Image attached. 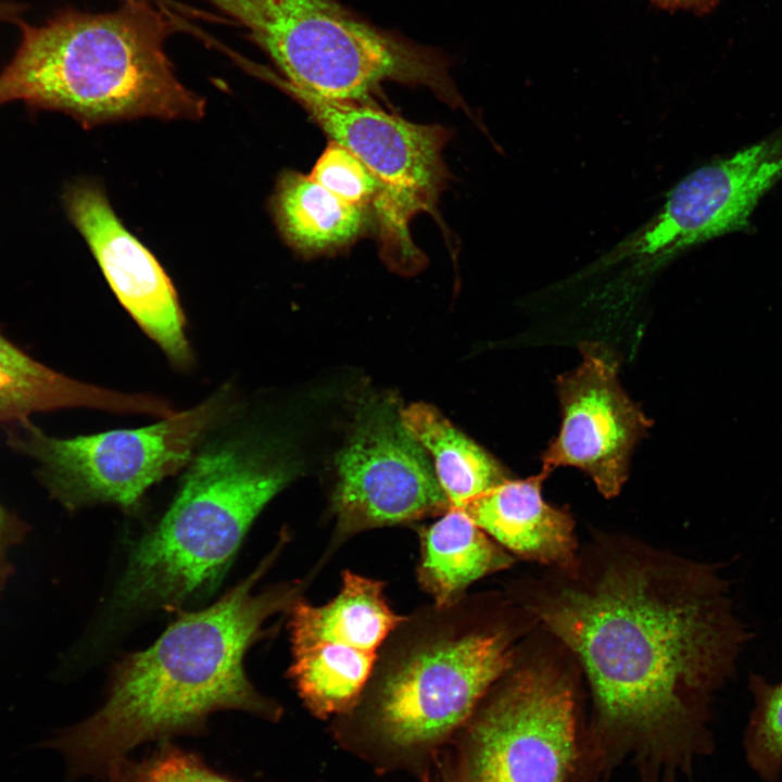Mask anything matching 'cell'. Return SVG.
Segmentation results:
<instances>
[{"mask_svg":"<svg viewBox=\"0 0 782 782\" xmlns=\"http://www.w3.org/2000/svg\"><path fill=\"white\" fill-rule=\"evenodd\" d=\"M580 352V365L556 379L563 420L542 455V470L577 467L610 499L626 482L633 447L652 421L621 388L613 351L582 342Z\"/></svg>","mask_w":782,"mask_h":782,"instance_id":"12","label":"cell"},{"mask_svg":"<svg viewBox=\"0 0 782 782\" xmlns=\"http://www.w3.org/2000/svg\"><path fill=\"white\" fill-rule=\"evenodd\" d=\"M530 608L580 660L600 720L649 740L698 741L707 702L751 636L728 581L686 560L618 557Z\"/></svg>","mask_w":782,"mask_h":782,"instance_id":"1","label":"cell"},{"mask_svg":"<svg viewBox=\"0 0 782 782\" xmlns=\"http://www.w3.org/2000/svg\"><path fill=\"white\" fill-rule=\"evenodd\" d=\"M550 474L542 470L522 480L509 478L469 501L462 510L515 555L572 575L578 569L575 522L565 509L543 500L542 483Z\"/></svg>","mask_w":782,"mask_h":782,"instance_id":"14","label":"cell"},{"mask_svg":"<svg viewBox=\"0 0 782 782\" xmlns=\"http://www.w3.org/2000/svg\"><path fill=\"white\" fill-rule=\"evenodd\" d=\"M575 694L547 664L519 670L455 735L466 782H573Z\"/></svg>","mask_w":782,"mask_h":782,"instance_id":"8","label":"cell"},{"mask_svg":"<svg viewBox=\"0 0 782 782\" xmlns=\"http://www.w3.org/2000/svg\"><path fill=\"white\" fill-rule=\"evenodd\" d=\"M310 176L341 201L361 207L374 203L380 191L378 180L365 164L333 140Z\"/></svg>","mask_w":782,"mask_h":782,"instance_id":"22","label":"cell"},{"mask_svg":"<svg viewBox=\"0 0 782 782\" xmlns=\"http://www.w3.org/2000/svg\"><path fill=\"white\" fill-rule=\"evenodd\" d=\"M16 22L22 36L0 72V105L21 100L86 127L204 113V100L178 80L164 49L178 18L151 0H124L106 13L66 10L40 25Z\"/></svg>","mask_w":782,"mask_h":782,"instance_id":"3","label":"cell"},{"mask_svg":"<svg viewBox=\"0 0 782 782\" xmlns=\"http://www.w3.org/2000/svg\"><path fill=\"white\" fill-rule=\"evenodd\" d=\"M402 620L387 604L380 581L350 571L327 604H293L289 677L313 715L326 719L356 707L379 647Z\"/></svg>","mask_w":782,"mask_h":782,"instance_id":"11","label":"cell"},{"mask_svg":"<svg viewBox=\"0 0 782 782\" xmlns=\"http://www.w3.org/2000/svg\"><path fill=\"white\" fill-rule=\"evenodd\" d=\"M24 9L23 5L14 2L1 1L0 2V22L17 20L20 12Z\"/></svg>","mask_w":782,"mask_h":782,"instance_id":"26","label":"cell"},{"mask_svg":"<svg viewBox=\"0 0 782 782\" xmlns=\"http://www.w3.org/2000/svg\"><path fill=\"white\" fill-rule=\"evenodd\" d=\"M715 238L710 218L685 176L668 192L652 218L600 256L586 272L617 268L626 281L644 278L689 249Z\"/></svg>","mask_w":782,"mask_h":782,"instance_id":"16","label":"cell"},{"mask_svg":"<svg viewBox=\"0 0 782 782\" xmlns=\"http://www.w3.org/2000/svg\"><path fill=\"white\" fill-rule=\"evenodd\" d=\"M274 209L286 240L308 254L352 242L366 224L364 207L341 201L310 175L294 172L281 177Z\"/></svg>","mask_w":782,"mask_h":782,"instance_id":"19","label":"cell"},{"mask_svg":"<svg viewBox=\"0 0 782 782\" xmlns=\"http://www.w3.org/2000/svg\"><path fill=\"white\" fill-rule=\"evenodd\" d=\"M300 467L283 442L240 425L201 446L157 525L133 547L113 608H180L219 585L250 526Z\"/></svg>","mask_w":782,"mask_h":782,"instance_id":"4","label":"cell"},{"mask_svg":"<svg viewBox=\"0 0 782 782\" xmlns=\"http://www.w3.org/2000/svg\"><path fill=\"white\" fill-rule=\"evenodd\" d=\"M76 407L152 414L155 401L151 395L122 393L55 371L0 330V425L29 420L34 413Z\"/></svg>","mask_w":782,"mask_h":782,"instance_id":"15","label":"cell"},{"mask_svg":"<svg viewBox=\"0 0 782 782\" xmlns=\"http://www.w3.org/2000/svg\"><path fill=\"white\" fill-rule=\"evenodd\" d=\"M248 29L277 65L280 88L356 102L380 83L424 85L462 105L443 59L351 14L335 0H207Z\"/></svg>","mask_w":782,"mask_h":782,"instance_id":"5","label":"cell"},{"mask_svg":"<svg viewBox=\"0 0 782 782\" xmlns=\"http://www.w3.org/2000/svg\"><path fill=\"white\" fill-rule=\"evenodd\" d=\"M421 773L424 782H466L456 752L444 748Z\"/></svg>","mask_w":782,"mask_h":782,"instance_id":"24","label":"cell"},{"mask_svg":"<svg viewBox=\"0 0 782 782\" xmlns=\"http://www.w3.org/2000/svg\"><path fill=\"white\" fill-rule=\"evenodd\" d=\"M401 418L432 458L450 507L462 509L469 501L509 479L492 455L453 426L434 406L413 403L401 408Z\"/></svg>","mask_w":782,"mask_h":782,"instance_id":"18","label":"cell"},{"mask_svg":"<svg viewBox=\"0 0 782 782\" xmlns=\"http://www.w3.org/2000/svg\"><path fill=\"white\" fill-rule=\"evenodd\" d=\"M336 469L332 509L342 531L411 522L450 508L430 456L390 398L371 396L360 406Z\"/></svg>","mask_w":782,"mask_h":782,"instance_id":"10","label":"cell"},{"mask_svg":"<svg viewBox=\"0 0 782 782\" xmlns=\"http://www.w3.org/2000/svg\"><path fill=\"white\" fill-rule=\"evenodd\" d=\"M418 580L439 607L449 606L476 580L514 559L462 509L450 507L420 532Z\"/></svg>","mask_w":782,"mask_h":782,"instance_id":"17","label":"cell"},{"mask_svg":"<svg viewBox=\"0 0 782 782\" xmlns=\"http://www.w3.org/2000/svg\"><path fill=\"white\" fill-rule=\"evenodd\" d=\"M104 782H239L210 767L204 759L173 741L156 743L146 756L123 760Z\"/></svg>","mask_w":782,"mask_h":782,"instance_id":"21","label":"cell"},{"mask_svg":"<svg viewBox=\"0 0 782 782\" xmlns=\"http://www.w3.org/2000/svg\"><path fill=\"white\" fill-rule=\"evenodd\" d=\"M63 199L121 304L175 367L189 368L193 355L186 318L161 265L126 230L98 186L73 184Z\"/></svg>","mask_w":782,"mask_h":782,"instance_id":"13","label":"cell"},{"mask_svg":"<svg viewBox=\"0 0 782 782\" xmlns=\"http://www.w3.org/2000/svg\"><path fill=\"white\" fill-rule=\"evenodd\" d=\"M659 9L670 12H690L696 15L710 13L719 0H651Z\"/></svg>","mask_w":782,"mask_h":782,"instance_id":"25","label":"cell"},{"mask_svg":"<svg viewBox=\"0 0 782 782\" xmlns=\"http://www.w3.org/2000/svg\"><path fill=\"white\" fill-rule=\"evenodd\" d=\"M748 691L753 707L743 734L748 767L764 782H778L782 774V680L770 682L751 673Z\"/></svg>","mask_w":782,"mask_h":782,"instance_id":"20","label":"cell"},{"mask_svg":"<svg viewBox=\"0 0 782 782\" xmlns=\"http://www.w3.org/2000/svg\"><path fill=\"white\" fill-rule=\"evenodd\" d=\"M269 565L207 608L181 613L150 647L115 665L97 711L45 743L63 756L68 781L103 780L143 744L202 735L219 711L279 720L280 705L255 689L243 665L267 619L295 594L288 585L253 592Z\"/></svg>","mask_w":782,"mask_h":782,"instance_id":"2","label":"cell"},{"mask_svg":"<svg viewBox=\"0 0 782 782\" xmlns=\"http://www.w3.org/2000/svg\"><path fill=\"white\" fill-rule=\"evenodd\" d=\"M27 532L28 526L15 514L0 505V596L13 573L12 565L7 557L8 551L13 545L21 543Z\"/></svg>","mask_w":782,"mask_h":782,"instance_id":"23","label":"cell"},{"mask_svg":"<svg viewBox=\"0 0 782 782\" xmlns=\"http://www.w3.org/2000/svg\"><path fill=\"white\" fill-rule=\"evenodd\" d=\"M229 394L225 387L148 427L74 438L48 436L26 420L9 432L8 443L38 462V479L66 509L113 504L133 512L152 485L191 462L231 411Z\"/></svg>","mask_w":782,"mask_h":782,"instance_id":"7","label":"cell"},{"mask_svg":"<svg viewBox=\"0 0 782 782\" xmlns=\"http://www.w3.org/2000/svg\"><path fill=\"white\" fill-rule=\"evenodd\" d=\"M512 655L504 632L424 646L386 677L362 726L340 741L380 769L421 773L512 666Z\"/></svg>","mask_w":782,"mask_h":782,"instance_id":"6","label":"cell"},{"mask_svg":"<svg viewBox=\"0 0 782 782\" xmlns=\"http://www.w3.org/2000/svg\"><path fill=\"white\" fill-rule=\"evenodd\" d=\"M303 105L331 139L374 174L380 191L374 202L384 252L400 270L416 269L420 253L408 230L412 217L432 209L443 189L442 151L446 131L419 125L369 105L324 99L281 88Z\"/></svg>","mask_w":782,"mask_h":782,"instance_id":"9","label":"cell"}]
</instances>
